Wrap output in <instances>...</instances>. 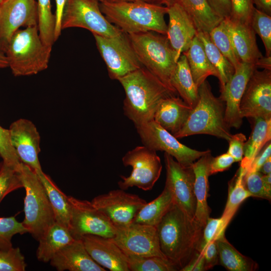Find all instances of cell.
I'll return each instance as SVG.
<instances>
[{
    "mask_svg": "<svg viewBox=\"0 0 271 271\" xmlns=\"http://www.w3.org/2000/svg\"><path fill=\"white\" fill-rule=\"evenodd\" d=\"M161 250L180 270L198 252L203 227L173 203L156 226Z\"/></svg>",
    "mask_w": 271,
    "mask_h": 271,
    "instance_id": "cell-1",
    "label": "cell"
},
{
    "mask_svg": "<svg viewBox=\"0 0 271 271\" xmlns=\"http://www.w3.org/2000/svg\"><path fill=\"white\" fill-rule=\"evenodd\" d=\"M117 80L125 94L124 114L135 126L154 120L161 101L178 95L143 66Z\"/></svg>",
    "mask_w": 271,
    "mask_h": 271,
    "instance_id": "cell-2",
    "label": "cell"
},
{
    "mask_svg": "<svg viewBox=\"0 0 271 271\" xmlns=\"http://www.w3.org/2000/svg\"><path fill=\"white\" fill-rule=\"evenodd\" d=\"M99 7L109 22L125 34L152 31L166 35V6L143 2L105 1L99 3Z\"/></svg>",
    "mask_w": 271,
    "mask_h": 271,
    "instance_id": "cell-3",
    "label": "cell"
},
{
    "mask_svg": "<svg viewBox=\"0 0 271 271\" xmlns=\"http://www.w3.org/2000/svg\"><path fill=\"white\" fill-rule=\"evenodd\" d=\"M198 99L181 129L174 136L177 138L198 134H209L228 141L232 134L224 119L225 104L213 94L206 80L198 87Z\"/></svg>",
    "mask_w": 271,
    "mask_h": 271,
    "instance_id": "cell-4",
    "label": "cell"
},
{
    "mask_svg": "<svg viewBox=\"0 0 271 271\" xmlns=\"http://www.w3.org/2000/svg\"><path fill=\"white\" fill-rule=\"evenodd\" d=\"M52 47L42 41L38 25L18 30L11 38L5 52L13 74L29 76L46 69Z\"/></svg>",
    "mask_w": 271,
    "mask_h": 271,
    "instance_id": "cell-5",
    "label": "cell"
},
{
    "mask_svg": "<svg viewBox=\"0 0 271 271\" xmlns=\"http://www.w3.org/2000/svg\"><path fill=\"white\" fill-rule=\"evenodd\" d=\"M128 35L143 66L175 91L170 79L178 58L166 36L152 31Z\"/></svg>",
    "mask_w": 271,
    "mask_h": 271,
    "instance_id": "cell-6",
    "label": "cell"
},
{
    "mask_svg": "<svg viewBox=\"0 0 271 271\" xmlns=\"http://www.w3.org/2000/svg\"><path fill=\"white\" fill-rule=\"evenodd\" d=\"M18 171L25 190L24 226L37 241L55 222L45 188L35 171L21 163Z\"/></svg>",
    "mask_w": 271,
    "mask_h": 271,
    "instance_id": "cell-7",
    "label": "cell"
},
{
    "mask_svg": "<svg viewBox=\"0 0 271 271\" xmlns=\"http://www.w3.org/2000/svg\"><path fill=\"white\" fill-rule=\"evenodd\" d=\"M93 36L111 79L118 80L143 67L127 34L122 32L110 37Z\"/></svg>",
    "mask_w": 271,
    "mask_h": 271,
    "instance_id": "cell-8",
    "label": "cell"
},
{
    "mask_svg": "<svg viewBox=\"0 0 271 271\" xmlns=\"http://www.w3.org/2000/svg\"><path fill=\"white\" fill-rule=\"evenodd\" d=\"M81 28L92 34L114 37L122 32L103 14L97 0H67L61 21V29Z\"/></svg>",
    "mask_w": 271,
    "mask_h": 271,
    "instance_id": "cell-9",
    "label": "cell"
},
{
    "mask_svg": "<svg viewBox=\"0 0 271 271\" xmlns=\"http://www.w3.org/2000/svg\"><path fill=\"white\" fill-rule=\"evenodd\" d=\"M125 166H130L132 171L127 177L120 176L118 182L120 189L127 190L137 187L144 191L151 190L159 178L162 165L156 151L145 146H138L128 151L122 158Z\"/></svg>",
    "mask_w": 271,
    "mask_h": 271,
    "instance_id": "cell-10",
    "label": "cell"
},
{
    "mask_svg": "<svg viewBox=\"0 0 271 271\" xmlns=\"http://www.w3.org/2000/svg\"><path fill=\"white\" fill-rule=\"evenodd\" d=\"M71 207L69 230L75 239L86 234L112 238L116 227L111 221L91 203L68 196Z\"/></svg>",
    "mask_w": 271,
    "mask_h": 271,
    "instance_id": "cell-11",
    "label": "cell"
},
{
    "mask_svg": "<svg viewBox=\"0 0 271 271\" xmlns=\"http://www.w3.org/2000/svg\"><path fill=\"white\" fill-rule=\"evenodd\" d=\"M136 128L144 146L168 154L184 166H191L209 151H200L185 146L154 120Z\"/></svg>",
    "mask_w": 271,
    "mask_h": 271,
    "instance_id": "cell-12",
    "label": "cell"
},
{
    "mask_svg": "<svg viewBox=\"0 0 271 271\" xmlns=\"http://www.w3.org/2000/svg\"><path fill=\"white\" fill-rule=\"evenodd\" d=\"M166 169L165 186L170 191L173 203L191 218H194L196 200L194 192L195 175L192 165L184 166L164 153Z\"/></svg>",
    "mask_w": 271,
    "mask_h": 271,
    "instance_id": "cell-13",
    "label": "cell"
},
{
    "mask_svg": "<svg viewBox=\"0 0 271 271\" xmlns=\"http://www.w3.org/2000/svg\"><path fill=\"white\" fill-rule=\"evenodd\" d=\"M115 227L110 239L125 254L166 258L160 249L156 227L131 223Z\"/></svg>",
    "mask_w": 271,
    "mask_h": 271,
    "instance_id": "cell-14",
    "label": "cell"
},
{
    "mask_svg": "<svg viewBox=\"0 0 271 271\" xmlns=\"http://www.w3.org/2000/svg\"><path fill=\"white\" fill-rule=\"evenodd\" d=\"M239 110L242 118H271V70H253L241 98Z\"/></svg>",
    "mask_w": 271,
    "mask_h": 271,
    "instance_id": "cell-15",
    "label": "cell"
},
{
    "mask_svg": "<svg viewBox=\"0 0 271 271\" xmlns=\"http://www.w3.org/2000/svg\"><path fill=\"white\" fill-rule=\"evenodd\" d=\"M91 202L115 226L131 223L147 203L138 195L127 193L121 189L97 196Z\"/></svg>",
    "mask_w": 271,
    "mask_h": 271,
    "instance_id": "cell-16",
    "label": "cell"
},
{
    "mask_svg": "<svg viewBox=\"0 0 271 271\" xmlns=\"http://www.w3.org/2000/svg\"><path fill=\"white\" fill-rule=\"evenodd\" d=\"M36 0H6L0 5V50L5 53L16 32L21 27L38 25Z\"/></svg>",
    "mask_w": 271,
    "mask_h": 271,
    "instance_id": "cell-17",
    "label": "cell"
},
{
    "mask_svg": "<svg viewBox=\"0 0 271 271\" xmlns=\"http://www.w3.org/2000/svg\"><path fill=\"white\" fill-rule=\"evenodd\" d=\"M256 68L255 65L240 62L235 72L220 90L219 97L224 102V119L227 126L239 128L242 123L239 105L249 77Z\"/></svg>",
    "mask_w": 271,
    "mask_h": 271,
    "instance_id": "cell-18",
    "label": "cell"
},
{
    "mask_svg": "<svg viewBox=\"0 0 271 271\" xmlns=\"http://www.w3.org/2000/svg\"><path fill=\"white\" fill-rule=\"evenodd\" d=\"M9 130L11 144L21 162L35 171L42 170L39 159L40 136L35 125L21 118L13 122Z\"/></svg>",
    "mask_w": 271,
    "mask_h": 271,
    "instance_id": "cell-19",
    "label": "cell"
},
{
    "mask_svg": "<svg viewBox=\"0 0 271 271\" xmlns=\"http://www.w3.org/2000/svg\"><path fill=\"white\" fill-rule=\"evenodd\" d=\"M81 239L91 258L102 267L111 271H129L126 255L110 238L86 234Z\"/></svg>",
    "mask_w": 271,
    "mask_h": 271,
    "instance_id": "cell-20",
    "label": "cell"
},
{
    "mask_svg": "<svg viewBox=\"0 0 271 271\" xmlns=\"http://www.w3.org/2000/svg\"><path fill=\"white\" fill-rule=\"evenodd\" d=\"M169 24L166 37L179 59L189 47L197 31L192 20L178 3L168 7Z\"/></svg>",
    "mask_w": 271,
    "mask_h": 271,
    "instance_id": "cell-21",
    "label": "cell"
},
{
    "mask_svg": "<svg viewBox=\"0 0 271 271\" xmlns=\"http://www.w3.org/2000/svg\"><path fill=\"white\" fill-rule=\"evenodd\" d=\"M50 262L58 271L106 270L91 258L81 239H75L61 249Z\"/></svg>",
    "mask_w": 271,
    "mask_h": 271,
    "instance_id": "cell-22",
    "label": "cell"
},
{
    "mask_svg": "<svg viewBox=\"0 0 271 271\" xmlns=\"http://www.w3.org/2000/svg\"><path fill=\"white\" fill-rule=\"evenodd\" d=\"M235 52L241 62L255 65L263 57L250 25L224 19Z\"/></svg>",
    "mask_w": 271,
    "mask_h": 271,
    "instance_id": "cell-23",
    "label": "cell"
},
{
    "mask_svg": "<svg viewBox=\"0 0 271 271\" xmlns=\"http://www.w3.org/2000/svg\"><path fill=\"white\" fill-rule=\"evenodd\" d=\"M211 151L201 157L192 165L194 175V192L196 200L195 219L204 227L210 217L211 209L208 205L210 163L212 158Z\"/></svg>",
    "mask_w": 271,
    "mask_h": 271,
    "instance_id": "cell-24",
    "label": "cell"
},
{
    "mask_svg": "<svg viewBox=\"0 0 271 271\" xmlns=\"http://www.w3.org/2000/svg\"><path fill=\"white\" fill-rule=\"evenodd\" d=\"M192 109L177 95H171L160 103L154 120L174 135L182 127Z\"/></svg>",
    "mask_w": 271,
    "mask_h": 271,
    "instance_id": "cell-25",
    "label": "cell"
},
{
    "mask_svg": "<svg viewBox=\"0 0 271 271\" xmlns=\"http://www.w3.org/2000/svg\"><path fill=\"white\" fill-rule=\"evenodd\" d=\"M74 240L69 229L55 221L39 240L37 258L40 261L50 262L58 251Z\"/></svg>",
    "mask_w": 271,
    "mask_h": 271,
    "instance_id": "cell-26",
    "label": "cell"
},
{
    "mask_svg": "<svg viewBox=\"0 0 271 271\" xmlns=\"http://www.w3.org/2000/svg\"><path fill=\"white\" fill-rule=\"evenodd\" d=\"M171 87L177 94L191 107L198 99V88L196 85L187 62L183 54L180 56L170 79Z\"/></svg>",
    "mask_w": 271,
    "mask_h": 271,
    "instance_id": "cell-27",
    "label": "cell"
},
{
    "mask_svg": "<svg viewBox=\"0 0 271 271\" xmlns=\"http://www.w3.org/2000/svg\"><path fill=\"white\" fill-rule=\"evenodd\" d=\"M182 54L186 57L193 80L198 88L209 76L218 78V73L209 61L197 35L189 48Z\"/></svg>",
    "mask_w": 271,
    "mask_h": 271,
    "instance_id": "cell-28",
    "label": "cell"
},
{
    "mask_svg": "<svg viewBox=\"0 0 271 271\" xmlns=\"http://www.w3.org/2000/svg\"><path fill=\"white\" fill-rule=\"evenodd\" d=\"M191 18L197 32L209 33L223 19L211 8L207 0H174Z\"/></svg>",
    "mask_w": 271,
    "mask_h": 271,
    "instance_id": "cell-29",
    "label": "cell"
},
{
    "mask_svg": "<svg viewBox=\"0 0 271 271\" xmlns=\"http://www.w3.org/2000/svg\"><path fill=\"white\" fill-rule=\"evenodd\" d=\"M252 119V131L245 143L244 157L240 161V165L246 170L257 154L271 140V118L257 117Z\"/></svg>",
    "mask_w": 271,
    "mask_h": 271,
    "instance_id": "cell-30",
    "label": "cell"
},
{
    "mask_svg": "<svg viewBox=\"0 0 271 271\" xmlns=\"http://www.w3.org/2000/svg\"><path fill=\"white\" fill-rule=\"evenodd\" d=\"M35 172L45 188L54 213L55 221L68 228L71 207L68 196L42 170Z\"/></svg>",
    "mask_w": 271,
    "mask_h": 271,
    "instance_id": "cell-31",
    "label": "cell"
},
{
    "mask_svg": "<svg viewBox=\"0 0 271 271\" xmlns=\"http://www.w3.org/2000/svg\"><path fill=\"white\" fill-rule=\"evenodd\" d=\"M219 264L229 271H254L258 265L250 257L239 252L227 240L225 234L217 240Z\"/></svg>",
    "mask_w": 271,
    "mask_h": 271,
    "instance_id": "cell-32",
    "label": "cell"
},
{
    "mask_svg": "<svg viewBox=\"0 0 271 271\" xmlns=\"http://www.w3.org/2000/svg\"><path fill=\"white\" fill-rule=\"evenodd\" d=\"M173 203L171 193L165 186L158 197L140 210L132 223L156 227Z\"/></svg>",
    "mask_w": 271,
    "mask_h": 271,
    "instance_id": "cell-33",
    "label": "cell"
},
{
    "mask_svg": "<svg viewBox=\"0 0 271 271\" xmlns=\"http://www.w3.org/2000/svg\"><path fill=\"white\" fill-rule=\"evenodd\" d=\"M246 170L240 166L234 177L228 183V195L227 202L220 217L227 227L240 205L251 194L245 188L243 179Z\"/></svg>",
    "mask_w": 271,
    "mask_h": 271,
    "instance_id": "cell-34",
    "label": "cell"
},
{
    "mask_svg": "<svg viewBox=\"0 0 271 271\" xmlns=\"http://www.w3.org/2000/svg\"><path fill=\"white\" fill-rule=\"evenodd\" d=\"M196 35L202 43L209 61L218 73V79L221 90L233 75L235 68L212 43L209 33L197 32Z\"/></svg>",
    "mask_w": 271,
    "mask_h": 271,
    "instance_id": "cell-35",
    "label": "cell"
},
{
    "mask_svg": "<svg viewBox=\"0 0 271 271\" xmlns=\"http://www.w3.org/2000/svg\"><path fill=\"white\" fill-rule=\"evenodd\" d=\"M126 256L129 271L180 270L175 263L167 258L158 256Z\"/></svg>",
    "mask_w": 271,
    "mask_h": 271,
    "instance_id": "cell-36",
    "label": "cell"
},
{
    "mask_svg": "<svg viewBox=\"0 0 271 271\" xmlns=\"http://www.w3.org/2000/svg\"><path fill=\"white\" fill-rule=\"evenodd\" d=\"M38 28L40 37L46 45L52 47L55 42V16L51 10V0H37Z\"/></svg>",
    "mask_w": 271,
    "mask_h": 271,
    "instance_id": "cell-37",
    "label": "cell"
},
{
    "mask_svg": "<svg viewBox=\"0 0 271 271\" xmlns=\"http://www.w3.org/2000/svg\"><path fill=\"white\" fill-rule=\"evenodd\" d=\"M210 39L235 68L241 62L233 48L224 19L209 33Z\"/></svg>",
    "mask_w": 271,
    "mask_h": 271,
    "instance_id": "cell-38",
    "label": "cell"
},
{
    "mask_svg": "<svg viewBox=\"0 0 271 271\" xmlns=\"http://www.w3.org/2000/svg\"><path fill=\"white\" fill-rule=\"evenodd\" d=\"M250 25L255 34L260 37L265 50V56L271 57V17L253 9Z\"/></svg>",
    "mask_w": 271,
    "mask_h": 271,
    "instance_id": "cell-39",
    "label": "cell"
},
{
    "mask_svg": "<svg viewBox=\"0 0 271 271\" xmlns=\"http://www.w3.org/2000/svg\"><path fill=\"white\" fill-rule=\"evenodd\" d=\"M26 233H28L27 230L15 216L0 217V251H6L13 247V236Z\"/></svg>",
    "mask_w": 271,
    "mask_h": 271,
    "instance_id": "cell-40",
    "label": "cell"
},
{
    "mask_svg": "<svg viewBox=\"0 0 271 271\" xmlns=\"http://www.w3.org/2000/svg\"><path fill=\"white\" fill-rule=\"evenodd\" d=\"M23 188L18 170L3 161L0 163V203L12 192Z\"/></svg>",
    "mask_w": 271,
    "mask_h": 271,
    "instance_id": "cell-41",
    "label": "cell"
},
{
    "mask_svg": "<svg viewBox=\"0 0 271 271\" xmlns=\"http://www.w3.org/2000/svg\"><path fill=\"white\" fill-rule=\"evenodd\" d=\"M27 263L19 247L0 251V271H24Z\"/></svg>",
    "mask_w": 271,
    "mask_h": 271,
    "instance_id": "cell-42",
    "label": "cell"
},
{
    "mask_svg": "<svg viewBox=\"0 0 271 271\" xmlns=\"http://www.w3.org/2000/svg\"><path fill=\"white\" fill-rule=\"evenodd\" d=\"M0 156L5 163L18 170L21 161L13 147L9 129L0 125Z\"/></svg>",
    "mask_w": 271,
    "mask_h": 271,
    "instance_id": "cell-43",
    "label": "cell"
},
{
    "mask_svg": "<svg viewBox=\"0 0 271 271\" xmlns=\"http://www.w3.org/2000/svg\"><path fill=\"white\" fill-rule=\"evenodd\" d=\"M226 228L221 217L214 218L209 217L203 229L202 239L198 248V252H201L211 241L217 240L221 235L225 234Z\"/></svg>",
    "mask_w": 271,
    "mask_h": 271,
    "instance_id": "cell-44",
    "label": "cell"
},
{
    "mask_svg": "<svg viewBox=\"0 0 271 271\" xmlns=\"http://www.w3.org/2000/svg\"><path fill=\"white\" fill-rule=\"evenodd\" d=\"M262 175L258 171L246 170L243 179V185L251 197L270 201L271 197L266 194L264 188Z\"/></svg>",
    "mask_w": 271,
    "mask_h": 271,
    "instance_id": "cell-45",
    "label": "cell"
},
{
    "mask_svg": "<svg viewBox=\"0 0 271 271\" xmlns=\"http://www.w3.org/2000/svg\"><path fill=\"white\" fill-rule=\"evenodd\" d=\"M231 19L245 24L250 25L254 7L252 0H230Z\"/></svg>",
    "mask_w": 271,
    "mask_h": 271,
    "instance_id": "cell-46",
    "label": "cell"
},
{
    "mask_svg": "<svg viewBox=\"0 0 271 271\" xmlns=\"http://www.w3.org/2000/svg\"><path fill=\"white\" fill-rule=\"evenodd\" d=\"M246 141V138L242 133L232 134L228 140L229 147L227 153L234 159L235 162H240L242 160Z\"/></svg>",
    "mask_w": 271,
    "mask_h": 271,
    "instance_id": "cell-47",
    "label": "cell"
},
{
    "mask_svg": "<svg viewBox=\"0 0 271 271\" xmlns=\"http://www.w3.org/2000/svg\"><path fill=\"white\" fill-rule=\"evenodd\" d=\"M200 253H202L204 257L205 270L210 269L219 264L218 250L216 240L209 242Z\"/></svg>",
    "mask_w": 271,
    "mask_h": 271,
    "instance_id": "cell-48",
    "label": "cell"
},
{
    "mask_svg": "<svg viewBox=\"0 0 271 271\" xmlns=\"http://www.w3.org/2000/svg\"><path fill=\"white\" fill-rule=\"evenodd\" d=\"M234 162V159L228 153L212 157L209 166L210 175L229 169Z\"/></svg>",
    "mask_w": 271,
    "mask_h": 271,
    "instance_id": "cell-49",
    "label": "cell"
},
{
    "mask_svg": "<svg viewBox=\"0 0 271 271\" xmlns=\"http://www.w3.org/2000/svg\"><path fill=\"white\" fill-rule=\"evenodd\" d=\"M214 11L222 19L229 18L231 16L230 0H207Z\"/></svg>",
    "mask_w": 271,
    "mask_h": 271,
    "instance_id": "cell-50",
    "label": "cell"
},
{
    "mask_svg": "<svg viewBox=\"0 0 271 271\" xmlns=\"http://www.w3.org/2000/svg\"><path fill=\"white\" fill-rule=\"evenodd\" d=\"M271 157V142L267 143L257 154L247 170L258 171L267 159Z\"/></svg>",
    "mask_w": 271,
    "mask_h": 271,
    "instance_id": "cell-51",
    "label": "cell"
},
{
    "mask_svg": "<svg viewBox=\"0 0 271 271\" xmlns=\"http://www.w3.org/2000/svg\"><path fill=\"white\" fill-rule=\"evenodd\" d=\"M67 0H55L56 2V12L55 16V25L54 31V40L56 42L61 35V21L64 10Z\"/></svg>",
    "mask_w": 271,
    "mask_h": 271,
    "instance_id": "cell-52",
    "label": "cell"
},
{
    "mask_svg": "<svg viewBox=\"0 0 271 271\" xmlns=\"http://www.w3.org/2000/svg\"><path fill=\"white\" fill-rule=\"evenodd\" d=\"M181 271H204V260L202 253L197 252Z\"/></svg>",
    "mask_w": 271,
    "mask_h": 271,
    "instance_id": "cell-53",
    "label": "cell"
},
{
    "mask_svg": "<svg viewBox=\"0 0 271 271\" xmlns=\"http://www.w3.org/2000/svg\"><path fill=\"white\" fill-rule=\"evenodd\" d=\"M256 9L268 15H271V0H252Z\"/></svg>",
    "mask_w": 271,
    "mask_h": 271,
    "instance_id": "cell-54",
    "label": "cell"
},
{
    "mask_svg": "<svg viewBox=\"0 0 271 271\" xmlns=\"http://www.w3.org/2000/svg\"><path fill=\"white\" fill-rule=\"evenodd\" d=\"M256 68L271 70V57L263 56L259 59L256 64Z\"/></svg>",
    "mask_w": 271,
    "mask_h": 271,
    "instance_id": "cell-55",
    "label": "cell"
},
{
    "mask_svg": "<svg viewBox=\"0 0 271 271\" xmlns=\"http://www.w3.org/2000/svg\"><path fill=\"white\" fill-rule=\"evenodd\" d=\"M264 188L266 194L271 197V173L262 177Z\"/></svg>",
    "mask_w": 271,
    "mask_h": 271,
    "instance_id": "cell-56",
    "label": "cell"
},
{
    "mask_svg": "<svg viewBox=\"0 0 271 271\" xmlns=\"http://www.w3.org/2000/svg\"><path fill=\"white\" fill-rule=\"evenodd\" d=\"M258 171L263 175H267L271 173V157H269L263 164Z\"/></svg>",
    "mask_w": 271,
    "mask_h": 271,
    "instance_id": "cell-57",
    "label": "cell"
},
{
    "mask_svg": "<svg viewBox=\"0 0 271 271\" xmlns=\"http://www.w3.org/2000/svg\"><path fill=\"white\" fill-rule=\"evenodd\" d=\"M110 2H143L157 5H164L162 0H107Z\"/></svg>",
    "mask_w": 271,
    "mask_h": 271,
    "instance_id": "cell-58",
    "label": "cell"
},
{
    "mask_svg": "<svg viewBox=\"0 0 271 271\" xmlns=\"http://www.w3.org/2000/svg\"><path fill=\"white\" fill-rule=\"evenodd\" d=\"M8 67H9V63L6 54L0 50V69Z\"/></svg>",
    "mask_w": 271,
    "mask_h": 271,
    "instance_id": "cell-59",
    "label": "cell"
},
{
    "mask_svg": "<svg viewBox=\"0 0 271 271\" xmlns=\"http://www.w3.org/2000/svg\"><path fill=\"white\" fill-rule=\"evenodd\" d=\"M164 5L166 7H169L174 3V0H162Z\"/></svg>",
    "mask_w": 271,
    "mask_h": 271,
    "instance_id": "cell-60",
    "label": "cell"
},
{
    "mask_svg": "<svg viewBox=\"0 0 271 271\" xmlns=\"http://www.w3.org/2000/svg\"><path fill=\"white\" fill-rule=\"evenodd\" d=\"M97 1H98L99 3H102V2L106 1L107 0H97Z\"/></svg>",
    "mask_w": 271,
    "mask_h": 271,
    "instance_id": "cell-61",
    "label": "cell"
},
{
    "mask_svg": "<svg viewBox=\"0 0 271 271\" xmlns=\"http://www.w3.org/2000/svg\"><path fill=\"white\" fill-rule=\"evenodd\" d=\"M6 0H0V5L3 3L4 2H5Z\"/></svg>",
    "mask_w": 271,
    "mask_h": 271,
    "instance_id": "cell-62",
    "label": "cell"
}]
</instances>
